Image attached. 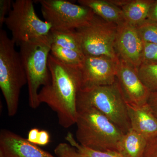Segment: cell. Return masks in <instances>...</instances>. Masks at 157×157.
<instances>
[{
	"instance_id": "12",
	"label": "cell",
	"mask_w": 157,
	"mask_h": 157,
	"mask_svg": "<svg viewBox=\"0 0 157 157\" xmlns=\"http://www.w3.org/2000/svg\"><path fill=\"white\" fill-rule=\"evenodd\" d=\"M0 155L4 157H57L7 129L0 132Z\"/></svg>"
},
{
	"instance_id": "19",
	"label": "cell",
	"mask_w": 157,
	"mask_h": 157,
	"mask_svg": "<svg viewBox=\"0 0 157 157\" xmlns=\"http://www.w3.org/2000/svg\"><path fill=\"white\" fill-rule=\"evenodd\" d=\"M65 139L83 157H124L117 151L95 150L82 146L75 140L73 134L70 132H68Z\"/></svg>"
},
{
	"instance_id": "17",
	"label": "cell",
	"mask_w": 157,
	"mask_h": 157,
	"mask_svg": "<svg viewBox=\"0 0 157 157\" xmlns=\"http://www.w3.org/2000/svg\"><path fill=\"white\" fill-rule=\"evenodd\" d=\"M50 35L52 44L83 53L79 37L76 30L59 31L51 30Z\"/></svg>"
},
{
	"instance_id": "5",
	"label": "cell",
	"mask_w": 157,
	"mask_h": 157,
	"mask_svg": "<svg viewBox=\"0 0 157 157\" xmlns=\"http://www.w3.org/2000/svg\"><path fill=\"white\" fill-rule=\"evenodd\" d=\"M86 107L98 109L124 134L131 129L127 103L116 80L111 85L80 89L77 97V108Z\"/></svg>"
},
{
	"instance_id": "1",
	"label": "cell",
	"mask_w": 157,
	"mask_h": 157,
	"mask_svg": "<svg viewBox=\"0 0 157 157\" xmlns=\"http://www.w3.org/2000/svg\"><path fill=\"white\" fill-rule=\"evenodd\" d=\"M48 66L50 81L39 93L40 104L45 103L56 113L65 128L75 124L78 117L77 97L81 87L80 66L67 64L51 54Z\"/></svg>"
},
{
	"instance_id": "3",
	"label": "cell",
	"mask_w": 157,
	"mask_h": 157,
	"mask_svg": "<svg viewBox=\"0 0 157 157\" xmlns=\"http://www.w3.org/2000/svg\"><path fill=\"white\" fill-rule=\"evenodd\" d=\"M52 44L50 33L23 42L19 46L20 56L27 78L29 106L33 109H36L41 104L39 87L50 82L48 60Z\"/></svg>"
},
{
	"instance_id": "8",
	"label": "cell",
	"mask_w": 157,
	"mask_h": 157,
	"mask_svg": "<svg viewBox=\"0 0 157 157\" xmlns=\"http://www.w3.org/2000/svg\"><path fill=\"white\" fill-rule=\"evenodd\" d=\"M117 25L107 22L95 14L83 27L76 30L85 56H105L118 61L115 49Z\"/></svg>"
},
{
	"instance_id": "4",
	"label": "cell",
	"mask_w": 157,
	"mask_h": 157,
	"mask_svg": "<svg viewBox=\"0 0 157 157\" xmlns=\"http://www.w3.org/2000/svg\"><path fill=\"white\" fill-rule=\"evenodd\" d=\"M15 44L0 29V88L10 117L17 113L21 88L27 83L25 70Z\"/></svg>"
},
{
	"instance_id": "25",
	"label": "cell",
	"mask_w": 157,
	"mask_h": 157,
	"mask_svg": "<svg viewBox=\"0 0 157 157\" xmlns=\"http://www.w3.org/2000/svg\"><path fill=\"white\" fill-rule=\"evenodd\" d=\"M143 157H157V137L147 140Z\"/></svg>"
},
{
	"instance_id": "29",
	"label": "cell",
	"mask_w": 157,
	"mask_h": 157,
	"mask_svg": "<svg viewBox=\"0 0 157 157\" xmlns=\"http://www.w3.org/2000/svg\"><path fill=\"white\" fill-rule=\"evenodd\" d=\"M39 131V129L36 128L31 129L29 131L27 139L31 143L36 144V142L37 136Z\"/></svg>"
},
{
	"instance_id": "24",
	"label": "cell",
	"mask_w": 157,
	"mask_h": 157,
	"mask_svg": "<svg viewBox=\"0 0 157 157\" xmlns=\"http://www.w3.org/2000/svg\"><path fill=\"white\" fill-rule=\"evenodd\" d=\"M11 0H0V28L5 24V20L12 8Z\"/></svg>"
},
{
	"instance_id": "30",
	"label": "cell",
	"mask_w": 157,
	"mask_h": 157,
	"mask_svg": "<svg viewBox=\"0 0 157 157\" xmlns=\"http://www.w3.org/2000/svg\"><path fill=\"white\" fill-rule=\"evenodd\" d=\"M0 157H3V156L1 155H0Z\"/></svg>"
},
{
	"instance_id": "15",
	"label": "cell",
	"mask_w": 157,
	"mask_h": 157,
	"mask_svg": "<svg viewBox=\"0 0 157 157\" xmlns=\"http://www.w3.org/2000/svg\"><path fill=\"white\" fill-rule=\"evenodd\" d=\"M155 0H122L120 8L126 21L136 27L147 19Z\"/></svg>"
},
{
	"instance_id": "18",
	"label": "cell",
	"mask_w": 157,
	"mask_h": 157,
	"mask_svg": "<svg viewBox=\"0 0 157 157\" xmlns=\"http://www.w3.org/2000/svg\"><path fill=\"white\" fill-rule=\"evenodd\" d=\"M50 54L63 63L75 66H81L85 58L82 52L53 44H52Z\"/></svg>"
},
{
	"instance_id": "16",
	"label": "cell",
	"mask_w": 157,
	"mask_h": 157,
	"mask_svg": "<svg viewBox=\"0 0 157 157\" xmlns=\"http://www.w3.org/2000/svg\"><path fill=\"white\" fill-rule=\"evenodd\" d=\"M147 140L131 128L124 135L117 151L124 157H143Z\"/></svg>"
},
{
	"instance_id": "13",
	"label": "cell",
	"mask_w": 157,
	"mask_h": 157,
	"mask_svg": "<svg viewBox=\"0 0 157 157\" xmlns=\"http://www.w3.org/2000/svg\"><path fill=\"white\" fill-rule=\"evenodd\" d=\"M131 128L147 140L157 137V118L148 103L142 105L127 104Z\"/></svg>"
},
{
	"instance_id": "11",
	"label": "cell",
	"mask_w": 157,
	"mask_h": 157,
	"mask_svg": "<svg viewBox=\"0 0 157 157\" xmlns=\"http://www.w3.org/2000/svg\"><path fill=\"white\" fill-rule=\"evenodd\" d=\"M115 45L120 58L136 70L140 67L143 42L135 27L126 21L117 25Z\"/></svg>"
},
{
	"instance_id": "2",
	"label": "cell",
	"mask_w": 157,
	"mask_h": 157,
	"mask_svg": "<svg viewBox=\"0 0 157 157\" xmlns=\"http://www.w3.org/2000/svg\"><path fill=\"white\" fill-rule=\"evenodd\" d=\"M77 111L76 141L95 150L117 151L124 135L120 129L94 107H83Z\"/></svg>"
},
{
	"instance_id": "22",
	"label": "cell",
	"mask_w": 157,
	"mask_h": 157,
	"mask_svg": "<svg viewBox=\"0 0 157 157\" xmlns=\"http://www.w3.org/2000/svg\"><path fill=\"white\" fill-rule=\"evenodd\" d=\"M141 62V64H157V44L143 43Z\"/></svg>"
},
{
	"instance_id": "6",
	"label": "cell",
	"mask_w": 157,
	"mask_h": 157,
	"mask_svg": "<svg viewBox=\"0 0 157 157\" xmlns=\"http://www.w3.org/2000/svg\"><path fill=\"white\" fill-rule=\"evenodd\" d=\"M34 1L16 0L5 20V24L11 34L15 45L35 38L48 36L51 26L40 19L35 11Z\"/></svg>"
},
{
	"instance_id": "28",
	"label": "cell",
	"mask_w": 157,
	"mask_h": 157,
	"mask_svg": "<svg viewBox=\"0 0 157 157\" xmlns=\"http://www.w3.org/2000/svg\"><path fill=\"white\" fill-rule=\"evenodd\" d=\"M147 103L157 118V92L151 93Z\"/></svg>"
},
{
	"instance_id": "23",
	"label": "cell",
	"mask_w": 157,
	"mask_h": 157,
	"mask_svg": "<svg viewBox=\"0 0 157 157\" xmlns=\"http://www.w3.org/2000/svg\"><path fill=\"white\" fill-rule=\"evenodd\" d=\"M57 157H83L70 144H59L54 150Z\"/></svg>"
},
{
	"instance_id": "14",
	"label": "cell",
	"mask_w": 157,
	"mask_h": 157,
	"mask_svg": "<svg viewBox=\"0 0 157 157\" xmlns=\"http://www.w3.org/2000/svg\"><path fill=\"white\" fill-rule=\"evenodd\" d=\"M81 6L91 9L97 16L105 21L118 25L125 21L121 9L110 0H78Z\"/></svg>"
},
{
	"instance_id": "9",
	"label": "cell",
	"mask_w": 157,
	"mask_h": 157,
	"mask_svg": "<svg viewBox=\"0 0 157 157\" xmlns=\"http://www.w3.org/2000/svg\"><path fill=\"white\" fill-rule=\"evenodd\" d=\"M117 62L103 56H85L80 67L81 89L114 83Z\"/></svg>"
},
{
	"instance_id": "20",
	"label": "cell",
	"mask_w": 157,
	"mask_h": 157,
	"mask_svg": "<svg viewBox=\"0 0 157 157\" xmlns=\"http://www.w3.org/2000/svg\"><path fill=\"white\" fill-rule=\"evenodd\" d=\"M137 71L141 81L150 91L157 92V64H142Z\"/></svg>"
},
{
	"instance_id": "10",
	"label": "cell",
	"mask_w": 157,
	"mask_h": 157,
	"mask_svg": "<svg viewBox=\"0 0 157 157\" xmlns=\"http://www.w3.org/2000/svg\"><path fill=\"white\" fill-rule=\"evenodd\" d=\"M116 81L127 104H147L151 92L141 81L137 70L120 58L117 62Z\"/></svg>"
},
{
	"instance_id": "21",
	"label": "cell",
	"mask_w": 157,
	"mask_h": 157,
	"mask_svg": "<svg viewBox=\"0 0 157 157\" xmlns=\"http://www.w3.org/2000/svg\"><path fill=\"white\" fill-rule=\"evenodd\" d=\"M136 29L143 43L157 44V24L146 20Z\"/></svg>"
},
{
	"instance_id": "31",
	"label": "cell",
	"mask_w": 157,
	"mask_h": 157,
	"mask_svg": "<svg viewBox=\"0 0 157 157\" xmlns=\"http://www.w3.org/2000/svg\"><path fill=\"white\" fill-rule=\"evenodd\" d=\"M156 24H157V23H156Z\"/></svg>"
},
{
	"instance_id": "27",
	"label": "cell",
	"mask_w": 157,
	"mask_h": 157,
	"mask_svg": "<svg viewBox=\"0 0 157 157\" xmlns=\"http://www.w3.org/2000/svg\"><path fill=\"white\" fill-rule=\"evenodd\" d=\"M147 20L150 22L157 23V0L154 2L150 9Z\"/></svg>"
},
{
	"instance_id": "26",
	"label": "cell",
	"mask_w": 157,
	"mask_h": 157,
	"mask_svg": "<svg viewBox=\"0 0 157 157\" xmlns=\"http://www.w3.org/2000/svg\"><path fill=\"white\" fill-rule=\"evenodd\" d=\"M50 135L47 131L45 130H39L37 136L36 145L45 146L50 142Z\"/></svg>"
},
{
	"instance_id": "7",
	"label": "cell",
	"mask_w": 157,
	"mask_h": 157,
	"mask_svg": "<svg viewBox=\"0 0 157 157\" xmlns=\"http://www.w3.org/2000/svg\"><path fill=\"white\" fill-rule=\"evenodd\" d=\"M45 21L51 30H76L87 25L95 14L86 6L73 4L66 0H39Z\"/></svg>"
}]
</instances>
